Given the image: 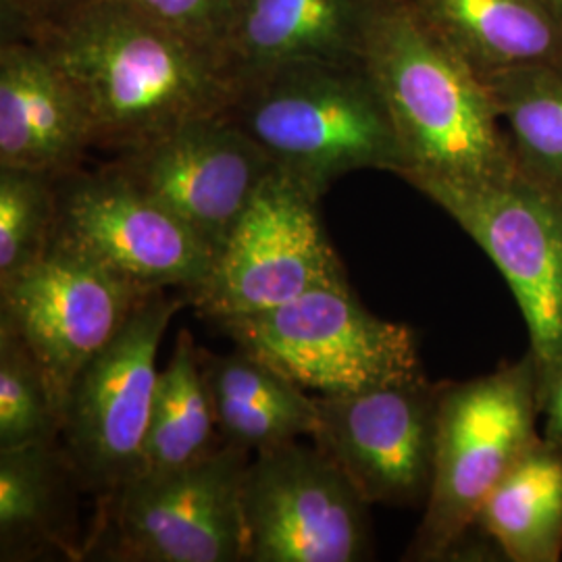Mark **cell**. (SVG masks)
<instances>
[{"label":"cell","mask_w":562,"mask_h":562,"mask_svg":"<svg viewBox=\"0 0 562 562\" xmlns=\"http://www.w3.org/2000/svg\"><path fill=\"white\" fill-rule=\"evenodd\" d=\"M36 36L74 83L94 146L117 155L188 121L223 115L236 92L222 50L104 0Z\"/></svg>","instance_id":"cell-1"},{"label":"cell","mask_w":562,"mask_h":562,"mask_svg":"<svg viewBox=\"0 0 562 562\" xmlns=\"http://www.w3.org/2000/svg\"><path fill=\"white\" fill-rule=\"evenodd\" d=\"M361 59L398 134L402 180H487L517 169L487 83L404 0H369Z\"/></svg>","instance_id":"cell-2"},{"label":"cell","mask_w":562,"mask_h":562,"mask_svg":"<svg viewBox=\"0 0 562 562\" xmlns=\"http://www.w3.org/2000/svg\"><path fill=\"white\" fill-rule=\"evenodd\" d=\"M225 117L288 176L322 196L348 173L402 176L406 162L362 59L283 63L236 81Z\"/></svg>","instance_id":"cell-3"},{"label":"cell","mask_w":562,"mask_h":562,"mask_svg":"<svg viewBox=\"0 0 562 562\" xmlns=\"http://www.w3.org/2000/svg\"><path fill=\"white\" fill-rule=\"evenodd\" d=\"M540 373L529 350L480 378L443 383L434 482L404 561H454L492 490L540 436Z\"/></svg>","instance_id":"cell-4"},{"label":"cell","mask_w":562,"mask_h":562,"mask_svg":"<svg viewBox=\"0 0 562 562\" xmlns=\"http://www.w3.org/2000/svg\"><path fill=\"white\" fill-rule=\"evenodd\" d=\"M215 323L240 350L317 396L423 375L413 327L373 315L350 285Z\"/></svg>","instance_id":"cell-5"},{"label":"cell","mask_w":562,"mask_h":562,"mask_svg":"<svg viewBox=\"0 0 562 562\" xmlns=\"http://www.w3.org/2000/svg\"><path fill=\"white\" fill-rule=\"evenodd\" d=\"M498 267L521 308L540 392L562 369V196L519 169L473 181H408Z\"/></svg>","instance_id":"cell-6"},{"label":"cell","mask_w":562,"mask_h":562,"mask_svg":"<svg viewBox=\"0 0 562 562\" xmlns=\"http://www.w3.org/2000/svg\"><path fill=\"white\" fill-rule=\"evenodd\" d=\"M248 450L223 443L188 467L140 473L104 501L94 536L121 562H246L241 490Z\"/></svg>","instance_id":"cell-7"},{"label":"cell","mask_w":562,"mask_h":562,"mask_svg":"<svg viewBox=\"0 0 562 562\" xmlns=\"http://www.w3.org/2000/svg\"><path fill=\"white\" fill-rule=\"evenodd\" d=\"M180 299L150 292L71 385L60 438L71 473L106 498L140 473L159 383L157 355Z\"/></svg>","instance_id":"cell-8"},{"label":"cell","mask_w":562,"mask_h":562,"mask_svg":"<svg viewBox=\"0 0 562 562\" xmlns=\"http://www.w3.org/2000/svg\"><path fill=\"white\" fill-rule=\"evenodd\" d=\"M319 201L302 181L273 169L217 255L209 278L188 294L206 319L257 313L304 294L350 285L323 229Z\"/></svg>","instance_id":"cell-9"},{"label":"cell","mask_w":562,"mask_h":562,"mask_svg":"<svg viewBox=\"0 0 562 562\" xmlns=\"http://www.w3.org/2000/svg\"><path fill=\"white\" fill-rule=\"evenodd\" d=\"M369 503L317 443H283L248 462L246 562H361L373 557Z\"/></svg>","instance_id":"cell-10"},{"label":"cell","mask_w":562,"mask_h":562,"mask_svg":"<svg viewBox=\"0 0 562 562\" xmlns=\"http://www.w3.org/2000/svg\"><path fill=\"white\" fill-rule=\"evenodd\" d=\"M150 292L59 234L46 255L0 288V322L32 350L59 406L80 375Z\"/></svg>","instance_id":"cell-11"},{"label":"cell","mask_w":562,"mask_h":562,"mask_svg":"<svg viewBox=\"0 0 562 562\" xmlns=\"http://www.w3.org/2000/svg\"><path fill=\"white\" fill-rule=\"evenodd\" d=\"M442 385L423 373L350 394H315L319 427L313 442L338 462L367 503L425 506Z\"/></svg>","instance_id":"cell-12"},{"label":"cell","mask_w":562,"mask_h":562,"mask_svg":"<svg viewBox=\"0 0 562 562\" xmlns=\"http://www.w3.org/2000/svg\"><path fill=\"white\" fill-rule=\"evenodd\" d=\"M57 234L136 283L144 292L181 288L209 278L213 248L130 180L117 162L57 178Z\"/></svg>","instance_id":"cell-13"},{"label":"cell","mask_w":562,"mask_h":562,"mask_svg":"<svg viewBox=\"0 0 562 562\" xmlns=\"http://www.w3.org/2000/svg\"><path fill=\"white\" fill-rule=\"evenodd\" d=\"M117 167L215 255L234 234L276 162L225 113L117 155Z\"/></svg>","instance_id":"cell-14"},{"label":"cell","mask_w":562,"mask_h":562,"mask_svg":"<svg viewBox=\"0 0 562 562\" xmlns=\"http://www.w3.org/2000/svg\"><path fill=\"white\" fill-rule=\"evenodd\" d=\"M94 146L74 83L36 36L2 34L0 167L65 176Z\"/></svg>","instance_id":"cell-15"},{"label":"cell","mask_w":562,"mask_h":562,"mask_svg":"<svg viewBox=\"0 0 562 562\" xmlns=\"http://www.w3.org/2000/svg\"><path fill=\"white\" fill-rule=\"evenodd\" d=\"M369 0H240L222 55L236 81L283 63L357 60Z\"/></svg>","instance_id":"cell-16"},{"label":"cell","mask_w":562,"mask_h":562,"mask_svg":"<svg viewBox=\"0 0 562 562\" xmlns=\"http://www.w3.org/2000/svg\"><path fill=\"white\" fill-rule=\"evenodd\" d=\"M482 78L562 63V13L550 0H404Z\"/></svg>","instance_id":"cell-17"},{"label":"cell","mask_w":562,"mask_h":562,"mask_svg":"<svg viewBox=\"0 0 562 562\" xmlns=\"http://www.w3.org/2000/svg\"><path fill=\"white\" fill-rule=\"evenodd\" d=\"M201 362L223 442L259 454L317 434L315 396L271 364L240 348Z\"/></svg>","instance_id":"cell-18"},{"label":"cell","mask_w":562,"mask_h":562,"mask_svg":"<svg viewBox=\"0 0 562 562\" xmlns=\"http://www.w3.org/2000/svg\"><path fill=\"white\" fill-rule=\"evenodd\" d=\"M475 529L498 559H562V440L540 434L483 503Z\"/></svg>","instance_id":"cell-19"},{"label":"cell","mask_w":562,"mask_h":562,"mask_svg":"<svg viewBox=\"0 0 562 562\" xmlns=\"http://www.w3.org/2000/svg\"><path fill=\"white\" fill-rule=\"evenodd\" d=\"M65 467L55 442L0 450L2 561H30L50 548L67 552L60 538Z\"/></svg>","instance_id":"cell-20"},{"label":"cell","mask_w":562,"mask_h":562,"mask_svg":"<svg viewBox=\"0 0 562 562\" xmlns=\"http://www.w3.org/2000/svg\"><path fill=\"white\" fill-rule=\"evenodd\" d=\"M215 431L201 352L192 336L181 329L173 355L159 373L140 473H162L201 461L217 448Z\"/></svg>","instance_id":"cell-21"},{"label":"cell","mask_w":562,"mask_h":562,"mask_svg":"<svg viewBox=\"0 0 562 562\" xmlns=\"http://www.w3.org/2000/svg\"><path fill=\"white\" fill-rule=\"evenodd\" d=\"M510 142L515 167L562 196V63L483 78Z\"/></svg>","instance_id":"cell-22"},{"label":"cell","mask_w":562,"mask_h":562,"mask_svg":"<svg viewBox=\"0 0 562 562\" xmlns=\"http://www.w3.org/2000/svg\"><path fill=\"white\" fill-rule=\"evenodd\" d=\"M57 176L0 167V288L46 255L57 234Z\"/></svg>","instance_id":"cell-23"},{"label":"cell","mask_w":562,"mask_h":562,"mask_svg":"<svg viewBox=\"0 0 562 562\" xmlns=\"http://www.w3.org/2000/svg\"><path fill=\"white\" fill-rule=\"evenodd\" d=\"M57 438L59 406L44 371L20 334L0 322V450Z\"/></svg>","instance_id":"cell-24"},{"label":"cell","mask_w":562,"mask_h":562,"mask_svg":"<svg viewBox=\"0 0 562 562\" xmlns=\"http://www.w3.org/2000/svg\"><path fill=\"white\" fill-rule=\"evenodd\" d=\"M153 20L222 50L240 0H130Z\"/></svg>","instance_id":"cell-25"},{"label":"cell","mask_w":562,"mask_h":562,"mask_svg":"<svg viewBox=\"0 0 562 562\" xmlns=\"http://www.w3.org/2000/svg\"><path fill=\"white\" fill-rule=\"evenodd\" d=\"M104 0H0L2 34H38Z\"/></svg>","instance_id":"cell-26"},{"label":"cell","mask_w":562,"mask_h":562,"mask_svg":"<svg viewBox=\"0 0 562 562\" xmlns=\"http://www.w3.org/2000/svg\"><path fill=\"white\" fill-rule=\"evenodd\" d=\"M543 436L562 440V369L546 383L540 392Z\"/></svg>","instance_id":"cell-27"},{"label":"cell","mask_w":562,"mask_h":562,"mask_svg":"<svg viewBox=\"0 0 562 562\" xmlns=\"http://www.w3.org/2000/svg\"><path fill=\"white\" fill-rule=\"evenodd\" d=\"M550 2H552V4H554V7H557V9L562 13V0H550Z\"/></svg>","instance_id":"cell-28"}]
</instances>
